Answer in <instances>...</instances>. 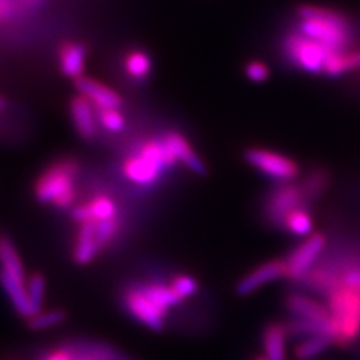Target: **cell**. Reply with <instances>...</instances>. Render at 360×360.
Masks as SVG:
<instances>
[{"label":"cell","instance_id":"obj_10","mask_svg":"<svg viewBox=\"0 0 360 360\" xmlns=\"http://www.w3.org/2000/svg\"><path fill=\"white\" fill-rule=\"evenodd\" d=\"M324 246L326 238L321 233H314L299 243L285 258L287 278L295 283H300L320 260Z\"/></svg>","mask_w":360,"mask_h":360},{"label":"cell","instance_id":"obj_2","mask_svg":"<svg viewBox=\"0 0 360 360\" xmlns=\"http://www.w3.org/2000/svg\"><path fill=\"white\" fill-rule=\"evenodd\" d=\"M177 164L164 137H152L135 146L123 160L122 174L135 186L152 188L160 182L167 170Z\"/></svg>","mask_w":360,"mask_h":360},{"label":"cell","instance_id":"obj_5","mask_svg":"<svg viewBox=\"0 0 360 360\" xmlns=\"http://www.w3.org/2000/svg\"><path fill=\"white\" fill-rule=\"evenodd\" d=\"M281 53L292 68L312 75L324 74L326 65L336 54L326 45L302 35L295 27L281 39Z\"/></svg>","mask_w":360,"mask_h":360},{"label":"cell","instance_id":"obj_4","mask_svg":"<svg viewBox=\"0 0 360 360\" xmlns=\"http://www.w3.org/2000/svg\"><path fill=\"white\" fill-rule=\"evenodd\" d=\"M328 309L333 323V340L340 347L353 344L360 335V291L338 285L328 296Z\"/></svg>","mask_w":360,"mask_h":360},{"label":"cell","instance_id":"obj_14","mask_svg":"<svg viewBox=\"0 0 360 360\" xmlns=\"http://www.w3.org/2000/svg\"><path fill=\"white\" fill-rule=\"evenodd\" d=\"M101 252H104V250L98 238L96 224L89 221L78 225L75 242L72 246L74 262L80 266H87L92 263Z\"/></svg>","mask_w":360,"mask_h":360},{"label":"cell","instance_id":"obj_18","mask_svg":"<svg viewBox=\"0 0 360 360\" xmlns=\"http://www.w3.org/2000/svg\"><path fill=\"white\" fill-rule=\"evenodd\" d=\"M77 92L86 96L95 107L103 108H122V98L115 90L89 77L75 80Z\"/></svg>","mask_w":360,"mask_h":360},{"label":"cell","instance_id":"obj_33","mask_svg":"<svg viewBox=\"0 0 360 360\" xmlns=\"http://www.w3.org/2000/svg\"><path fill=\"white\" fill-rule=\"evenodd\" d=\"M5 105H6V103H5V99L0 96V111H2L4 108H5Z\"/></svg>","mask_w":360,"mask_h":360},{"label":"cell","instance_id":"obj_29","mask_svg":"<svg viewBox=\"0 0 360 360\" xmlns=\"http://www.w3.org/2000/svg\"><path fill=\"white\" fill-rule=\"evenodd\" d=\"M168 284H170L172 288L177 292V295L180 297H184V299L193 297L194 295H197V291L200 288L197 279L194 276L185 275V274L176 275L174 278L170 279V283H168Z\"/></svg>","mask_w":360,"mask_h":360},{"label":"cell","instance_id":"obj_22","mask_svg":"<svg viewBox=\"0 0 360 360\" xmlns=\"http://www.w3.org/2000/svg\"><path fill=\"white\" fill-rule=\"evenodd\" d=\"M360 71V49H352L344 53H336L326 65L324 75L340 78L348 72Z\"/></svg>","mask_w":360,"mask_h":360},{"label":"cell","instance_id":"obj_7","mask_svg":"<svg viewBox=\"0 0 360 360\" xmlns=\"http://www.w3.org/2000/svg\"><path fill=\"white\" fill-rule=\"evenodd\" d=\"M122 308L140 324L153 332H162L168 312L158 307L153 299L146 292L141 283H131L120 292Z\"/></svg>","mask_w":360,"mask_h":360},{"label":"cell","instance_id":"obj_11","mask_svg":"<svg viewBox=\"0 0 360 360\" xmlns=\"http://www.w3.org/2000/svg\"><path fill=\"white\" fill-rule=\"evenodd\" d=\"M72 219L80 225L83 222H103L123 217L120 205L107 193H98L83 202H77L71 209Z\"/></svg>","mask_w":360,"mask_h":360},{"label":"cell","instance_id":"obj_26","mask_svg":"<svg viewBox=\"0 0 360 360\" xmlns=\"http://www.w3.org/2000/svg\"><path fill=\"white\" fill-rule=\"evenodd\" d=\"M99 127H103L105 131L117 134L122 132L127 127V119L123 116L122 108H103L95 107Z\"/></svg>","mask_w":360,"mask_h":360},{"label":"cell","instance_id":"obj_8","mask_svg":"<svg viewBox=\"0 0 360 360\" xmlns=\"http://www.w3.org/2000/svg\"><path fill=\"white\" fill-rule=\"evenodd\" d=\"M299 207H309L300 184H278L274 189L269 191V194L264 198L263 215L270 225H274L276 229H283L284 219L292 210Z\"/></svg>","mask_w":360,"mask_h":360},{"label":"cell","instance_id":"obj_16","mask_svg":"<svg viewBox=\"0 0 360 360\" xmlns=\"http://www.w3.org/2000/svg\"><path fill=\"white\" fill-rule=\"evenodd\" d=\"M0 279H8L21 287H27L26 270L14 242L6 234H0Z\"/></svg>","mask_w":360,"mask_h":360},{"label":"cell","instance_id":"obj_32","mask_svg":"<svg viewBox=\"0 0 360 360\" xmlns=\"http://www.w3.org/2000/svg\"><path fill=\"white\" fill-rule=\"evenodd\" d=\"M22 2V6H25V9H35L38 8L41 4H44L45 0H21Z\"/></svg>","mask_w":360,"mask_h":360},{"label":"cell","instance_id":"obj_34","mask_svg":"<svg viewBox=\"0 0 360 360\" xmlns=\"http://www.w3.org/2000/svg\"><path fill=\"white\" fill-rule=\"evenodd\" d=\"M255 360H267L264 356H258V357H255Z\"/></svg>","mask_w":360,"mask_h":360},{"label":"cell","instance_id":"obj_3","mask_svg":"<svg viewBox=\"0 0 360 360\" xmlns=\"http://www.w3.org/2000/svg\"><path fill=\"white\" fill-rule=\"evenodd\" d=\"M80 164L74 158H60L53 161L38 176L33 193L38 202L66 210L77 205V177Z\"/></svg>","mask_w":360,"mask_h":360},{"label":"cell","instance_id":"obj_17","mask_svg":"<svg viewBox=\"0 0 360 360\" xmlns=\"http://www.w3.org/2000/svg\"><path fill=\"white\" fill-rule=\"evenodd\" d=\"M162 137L168 148L173 152V155L176 156L177 162L184 164L189 172H193L198 176L206 174L205 162L201 161V158L193 149V146L189 144L184 134H180L179 131H167Z\"/></svg>","mask_w":360,"mask_h":360},{"label":"cell","instance_id":"obj_1","mask_svg":"<svg viewBox=\"0 0 360 360\" xmlns=\"http://www.w3.org/2000/svg\"><path fill=\"white\" fill-rule=\"evenodd\" d=\"M295 14V29L302 35L326 45L335 53L354 49L356 30L352 20L344 13L321 5L300 4Z\"/></svg>","mask_w":360,"mask_h":360},{"label":"cell","instance_id":"obj_23","mask_svg":"<svg viewBox=\"0 0 360 360\" xmlns=\"http://www.w3.org/2000/svg\"><path fill=\"white\" fill-rule=\"evenodd\" d=\"M333 344V338L329 335H314L303 338L295 348V356L299 360H311L323 354L326 350H329V347Z\"/></svg>","mask_w":360,"mask_h":360},{"label":"cell","instance_id":"obj_12","mask_svg":"<svg viewBox=\"0 0 360 360\" xmlns=\"http://www.w3.org/2000/svg\"><path fill=\"white\" fill-rule=\"evenodd\" d=\"M281 278H287L285 260H270L248 272L236 285V292L239 296H250L257 290Z\"/></svg>","mask_w":360,"mask_h":360},{"label":"cell","instance_id":"obj_30","mask_svg":"<svg viewBox=\"0 0 360 360\" xmlns=\"http://www.w3.org/2000/svg\"><path fill=\"white\" fill-rule=\"evenodd\" d=\"M245 75L248 77V80L252 83H264L269 80L270 70L264 62L251 60L245 66Z\"/></svg>","mask_w":360,"mask_h":360},{"label":"cell","instance_id":"obj_27","mask_svg":"<svg viewBox=\"0 0 360 360\" xmlns=\"http://www.w3.org/2000/svg\"><path fill=\"white\" fill-rule=\"evenodd\" d=\"M66 320V312L63 309H51L47 312H39L37 315H33L27 320V326L29 329L32 330H45L54 328L60 323H63Z\"/></svg>","mask_w":360,"mask_h":360},{"label":"cell","instance_id":"obj_21","mask_svg":"<svg viewBox=\"0 0 360 360\" xmlns=\"http://www.w3.org/2000/svg\"><path fill=\"white\" fill-rule=\"evenodd\" d=\"M123 70L131 80L143 83L148 80L153 70V62L150 54L143 49L129 50L123 58Z\"/></svg>","mask_w":360,"mask_h":360},{"label":"cell","instance_id":"obj_15","mask_svg":"<svg viewBox=\"0 0 360 360\" xmlns=\"http://www.w3.org/2000/svg\"><path fill=\"white\" fill-rule=\"evenodd\" d=\"M285 307L291 319L308 320L315 323H330L329 309L319 300H315L302 292H291L285 299Z\"/></svg>","mask_w":360,"mask_h":360},{"label":"cell","instance_id":"obj_9","mask_svg":"<svg viewBox=\"0 0 360 360\" xmlns=\"http://www.w3.org/2000/svg\"><path fill=\"white\" fill-rule=\"evenodd\" d=\"M245 161L263 176L278 184L295 182L299 177L300 168L291 158L269 149L251 148L245 152Z\"/></svg>","mask_w":360,"mask_h":360},{"label":"cell","instance_id":"obj_24","mask_svg":"<svg viewBox=\"0 0 360 360\" xmlns=\"http://www.w3.org/2000/svg\"><path fill=\"white\" fill-rule=\"evenodd\" d=\"M312 229L314 221L309 207H299L292 210L283 222V230L292 236H297V238H308L312 233Z\"/></svg>","mask_w":360,"mask_h":360},{"label":"cell","instance_id":"obj_19","mask_svg":"<svg viewBox=\"0 0 360 360\" xmlns=\"http://www.w3.org/2000/svg\"><path fill=\"white\" fill-rule=\"evenodd\" d=\"M87 49L86 45L77 41L63 42L59 49V66L65 77L78 80L84 74Z\"/></svg>","mask_w":360,"mask_h":360},{"label":"cell","instance_id":"obj_31","mask_svg":"<svg viewBox=\"0 0 360 360\" xmlns=\"http://www.w3.org/2000/svg\"><path fill=\"white\" fill-rule=\"evenodd\" d=\"M341 284L360 291V264L353 262V264L348 266V269L342 274Z\"/></svg>","mask_w":360,"mask_h":360},{"label":"cell","instance_id":"obj_20","mask_svg":"<svg viewBox=\"0 0 360 360\" xmlns=\"http://www.w3.org/2000/svg\"><path fill=\"white\" fill-rule=\"evenodd\" d=\"M288 330L283 323H272L266 326L263 332V347L264 357L267 360H287L285 345H287Z\"/></svg>","mask_w":360,"mask_h":360},{"label":"cell","instance_id":"obj_13","mask_svg":"<svg viewBox=\"0 0 360 360\" xmlns=\"http://www.w3.org/2000/svg\"><path fill=\"white\" fill-rule=\"evenodd\" d=\"M70 115L77 134L84 141H94L99 131V122L95 105L86 96L78 94L71 99Z\"/></svg>","mask_w":360,"mask_h":360},{"label":"cell","instance_id":"obj_6","mask_svg":"<svg viewBox=\"0 0 360 360\" xmlns=\"http://www.w3.org/2000/svg\"><path fill=\"white\" fill-rule=\"evenodd\" d=\"M33 360H134L128 354L103 341L71 340L53 345L35 354Z\"/></svg>","mask_w":360,"mask_h":360},{"label":"cell","instance_id":"obj_25","mask_svg":"<svg viewBox=\"0 0 360 360\" xmlns=\"http://www.w3.org/2000/svg\"><path fill=\"white\" fill-rule=\"evenodd\" d=\"M328 185H329V176L324 170H314L302 180L300 186L308 206H311L315 200L321 197Z\"/></svg>","mask_w":360,"mask_h":360},{"label":"cell","instance_id":"obj_28","mask_svg":"<svg viewBox=\"0 0 360 360\" xmlns=\"http://www.w3.org/2000/svg\"><path fill=\"white\" fill-rule=\"evenodd\" d=\"M27 296L30 302L32 317L41 312L45 296V279L41 274H33L27 281Z\"/></svg>","mask_w":360,"mask_h":360}]
</instances>
